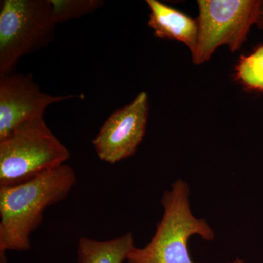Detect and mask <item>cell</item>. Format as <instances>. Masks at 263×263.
<instances>
[{
    "instance_id": "obj_7",
    "label": "cell",
    "mask_w": 263,
    "mask_h": 263,
    "mask_svg": "<svg viewBox=\"0 0 263 263\" xmlns=\"http://www.w3.org/2000/svg\"><path fill=\"white\" fill-rule=\"evenodd\" d=\"M76 97L79 96L43 92L30 74L14 72L0 76V140L24 122L44 117L52 104Z\"/></svg>"
},
{
    "instance_id": "obj_5",
    "label": "cell",
    "mask_w": 263,
    "mask_h": 263,
    "mask_svg": "<svg viewBox=\"0 0 263 263\" xmlns=\"http://www.w3.org/2000/svg\"><path fill=\"white\" fill-rule=\"evenodd\" d=\"M260 0H199L198 37L193 61L204 63L219 46L231 51L245 42L249 29L256 24Z\"/></svg>"
},
{
    "instance_id": "obj_11",
    "label": "cell",
    "mask_w": 263,
    "mask_h": 263,
    "mask_svg": "<svg viewBox=\"0 0 263 263\" xmlns=\"http://www.w3.org/2000/svg\"><path fill=\"white\" fill-rule=\"evenodd\" d=\"M57 24L91 14L104 5L103 0H50Z\"/></svg>"
},
{
    "instance_id": "obj_10",
    "label": "cell",
    "mask_w": 263,
    "mask_h": 263,
    "mask_svg": "<svg viewBox=\"0 0 263 263\" xmlns=\"http://www.w3.org/2000/svg\"><path fill=\"white\" fill-rule=\"evenodd\" d=\"M236 73L238 80L249 89L263 91V46L240 58Z\"/></svg>"
},
{
    "instance_id": "obj_9",
    "label": "cell",
    "mask_w": 263,
    "mask_h": 263,
    "mask_svg": "<svg viewBox=\"0 0 263 263\" xmlns=\"http://www.w3.org/2000/svg\"><path fill=\"white\" fill-rule=\"evenodd\" d=\"M134 237L127 233L105 241L81 237L78 243L79 263H123L135 248Z\"/></svg>"
},
{
    "instance_id": "obj_12",
    "label": "cell",
    "mask_w": 263,
    "mask_h": 263,
    "mask_svg": "<svg viewBox=\"0 0 263 263\" xmlns=\"http://www.w3.org/2000/svg\"><path fill=\"white\" fill-rule=\"evenodd\" d=\"M256 24L259 29L263 30V1H261L260 5H259L258 17H257Z\"/></svg>"
},
{
    "instance_id": "obj_2",
    "label": "cell",
    "mask_w": 263,
    "mask_h": 263,
    "mask_svg": "<svg viewBox=\"0 0 263 263\" xmlns=\"http://www.w3.org/2000/svg\"><path fill=\"white\" fill-rule=\"evenodd\" d=\"M190 188L187 183L177 179L170 190L162 195L161 203L164 209L154 236L143 248L132 250L128 263H197L191 258L188 240L194 235L212 241L214 230L206 220L193 215L190 208ZM226 263H245L236 259Z\"/></svg>"
},
{
    "instance_id": "obj_8",
    "label": "cell",
    "mask_w": 263,
    "mask_h": 263,
    "mask_svg": "<svg viewBox=\"0 0 263 263\" xmlns=\"http://www.w3.org/2000/svg\"><path fill=\"white\" fill-rule=\"evenodd\" d=\"M146 3L150 9L148 26L156 37L181 41L193 54L198 37L197 21L157 0H147Z\"/></svg>"
},
{
    "instance_id": "obj_6",
    "label": "cell",
    "mask_w": 263,
    "mask_h": 263,
    "mask_svg": "<svg viewBox=\"0 0 263 263\" xmlns=\"http://www.w3.org/2000/svg\"><path fill=\"white\" fill-rule=\"evenodd\" d=\"M148 111V95L142 91L114 112L92 141L100 160L114 164L134 155L144 138Z\"/></svg>"
},
{
    "instance_id": "obj_3",
    "label": "cell",
    "mask_w": 263,
    "mask_h": 263,
    "mask_svg": "<svg viewBox=\"0 0 263 263\" xmlns=\"http://www.w3.org/2000/svg\"><path fill=\"white\" fill-rule=\"evenodd\" d=\"M70 157L44 117L31 119L0 140V186L28 181L65 164Z\"/></svg>"
},
{
    "instance_id": "obj_4",
    "label": "cell",
    "mask_w": 263,
    "mask_h": 263,
    "mask_svg": "<svg viewBox=\"0 0 263 263\" xmlns=\"http://www.w3.org/2000/svg\"><path fill=\"white\" fill-rule=\"evenodd\" d=\"M50 0H3L0 8V76L14 72L21 58L54 40Z\"/></svg>"
},
{
    "instance_id": "obj_1",
    "label": "cell",
    "mask_w": 263,
    "mask_h": 263,
    "mask_svg": "<svg viewBox=\"0 0 263 263\" xmlns=\"http://www.w3.org/2000/svg\"><path fill=\"white\" fill-rule=\"evenodd\" d=\"M76 182L75 171L64 164L23 183L0 186V263H8L7 251L31 248V234L45 211L67 198Z\"/></svg>"
}]
</instances>
